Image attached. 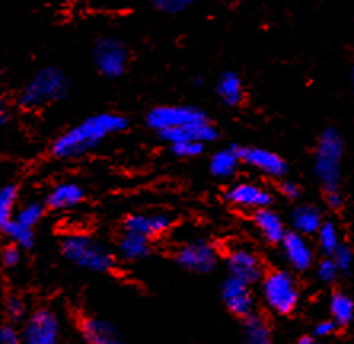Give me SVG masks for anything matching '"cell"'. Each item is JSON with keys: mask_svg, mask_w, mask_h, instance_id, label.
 <instances>
[{"mask_svg": "<svg viewBox=\"0 0 354 344\" xmlns=\"http://www.w3.org/2000/svg\"><path fill=\"white\" fill-rule=\"evenodd\" d=\"M129 126L128 118L115 112H99L67 128L50 145L55 160L75 161L95 152L112 135L124 133Z\"/></svg>", "mask_w": 354, "mask_h": 344, "instance_id": "6da1fadb", "label": "cell"}, {"mask_svg": "<svg viewBox=\"0 0 354 344\" xmlns=\"http://www.w3.org/2000/svg\"><path fill=\"white\" fill-rule=\"evenodd\" d=\"M61 255L88 273L107 274L117 267V254L88 233H67L59 242Z\"/></svg>", "mask_w": 354, "mask_h": 344, "instance_id": "7a4b0ae2", "label": "cell"}, {"mask_svg": "<svg viewBox=\"0 0 354 344\" xmlns=\"http://www.w3.org/2000/svg\"><path fill=\"white\" fill-rule=\"evenodd\" d=\"M71 90V78L58 66H45L24 83L18 95L19 108L28 112L53 106L66 99Z\"/></svg>", "mask_w": 354, "mask_h": 344, "instance_id": "3957f363", "label": "cell"}, {"mask_svg": "<svg viewBox=\"0 0 354 344\" xmlns=\"http://www.w3.org/2000/svg\"><path fill=\"white\" fill-rule=\"evenodd\" d=\"M343 139L334 128H327L317 140L315 155V175L327 191L338 190L342 179Z\"/></svg>", "mask_w": 354, "mask_h": 344, "instance_id": "277c9868", "label": "cell"}, {"mask_svg": "<svg viewBox=\"0 0 354 344\" xmlns=\"http://www.w3.org/2000/svg\"><path fill=\"white\" fill-rule=\"evenodd\" d=\"M262 296L270 311L278 316H289L299 305L300 294L294 276L284 269H272L265 273L262 283Z\"/></svg>", "mask_w": 354, "mask_h": 344, "instance_id": "5b68a950", "label": "cell"}, {"mask_svg": "<svg viewBox=\"0 0 354 344\" xmlns=\"http://www.w3.org/2000/svg\"><path fill=\"white\" fill-rule=\"evenodd\" d=\"M21 344H61L62 322L50 306H39L29 312L19 328Z\"/></svg>", "mask_w": 354, "mask_h": 344, "instance_id": "8992f818", "label": "cell"}, {"mask_svg": "<svg viewBox=\"0 0 354 344\" xmlns=\"http://www.w3.org/2000/svg\"><path fill=\"white\" fill-rule=\"evenodd\" d=\"M91 57L97 74L109 80H115L124 75L129 67V59H131L127 44L112 35H104L95 41Z\"/></svg>", "mask_w": 354, "mask_h": 344, "instance_id": "52a82bcc", "label": "cell"}, {"mask_svg": "<svg viewBox=\"0 0 354 344\" xmlns=\"http://www.w3.org/2000/svg\"><path fill=\"white\" fill-rule=\"evenodd\" d=\"M207 115L196 106H187V104H163L157 106L145 113V124L155 133L177 129L192 123L205 122Z\"/></svg>", "mask_w": 354, "mask_h": 344, "instance_id": "ba28073f", "label": "cell"}, {"mask_svg": "<svg viewBox=\"0 0 354 344\" xmlns=\"http://www.w3.org/2000/svg\"><path fill=\"white\" fill-rule=\"evenodd\" d=\"M174 262L189 273L209 274L217 267L218 254L206 239H192L176 249Z\"/></svg>", "mask_w": 354, "mask_h": 344, "instance_id": "9c48e42d", "label": "cell"}, {"mask_svg": "<svg viewBox=\"0 0 354 344\" xmlns=\"http://www.w3.org/2000/svg\"><path fill=\"white\" fill-rule=\"evenodd\" d=\"M174 218L168 212L161 211H150V212H133L123 218V231L139 234L155 241L161 238L173 227Z\"/></svg>", "mask_w": 354, "mask_h": 344, "instance_id": "30bf717a", "label": "cell"}, {"mask_svg": "<svg viewBox=\"0 0 354 344\" xmlns=\"http://www.w3.org/2000/svg\"><path fill=\"white\" fill-rule=\"evenodd\" d=\"M228 276L236 278L248 285L262 283L265 268L262 260L254 250L248 247H233L225 257Z\"/></svg>", "mask_w": 354, "mask_h": 344, "instance_id": "8fae6325", "label": "cell"}, {"mask_svg": "<svg viewBox=\"0 0 354 344\" xmlns=\"http://www.w3.org/2000/svg\"><path fill=\"white\" fill-rule=\"evenodd\" d=\"M221 298L227 311L241 321L248 319L256 312V298L252 295L251 285L232 278V276L223 279L221 285Z\"/></svg>", "mask_w": 354, "mask_h": 344, "instance_id": "7c38bea8", "label": "cell"}, {"mask_svg": "<svg viewBox=\"0 0 354 344\" xmlns=\"http://www.w3.org/2000/svg\"><path fill=\"white\" fill-rule=\"evenodd\" d=\"M79 330L85 344H124V336L115 322L99 316H83Z\"/></svg>", "mask_w": 354, "mask_h": 344, "instance_id": "4fadbf2b", "label": "cell"}, {"mask_svg": "<svg viewBox=\"0 0 354 344\" xmlns=\"http://www.w3.org/2000/svg\"><path fill=\"white\" fill-rule=\"evenodd\" d=\"M225 200L235 207L241 209L259 211L270 207L273 202V196L267 189L257 184H249V182H239V184L232 185L225 191Z\"/></svg>", "mask_w": 354, "mask_h": 344, "instance_id": "5bb4252c", "label": "cell"}, {"mask_svg": "<svg viewBox=\"0 0 354 344\" xmlns=\"http://www.w3.org/2000/svg\"><path fill=\"white\" fill-rule=\"evenodd\" d=\"M238 152L241 163L251 166V168L262 172L265 175L281 179L288 172L286 161L278 153L272 152V150L260 147H239L238 145Z\"/></svg>", "mask_w": 354, "mask_h": 344, "instance_id": "9a60e30c", "label": "cell"}, {"mask_svg": "<svg viewBox=\"0 0 354 344\" xmlns=\"http://www.w3.org/2000/svg\"><path fill=\"white\" fill-rule=\"evenodd\" d=\"M158 137L168 145L182 144V142H198L206 145L207 142H214L218 139V129L211 123V120H205L200 123H192L187 126L168 129L157 134Z\"/></svg>", "mask_w": 354, "mask_h": 344, "instance_id": "2e32d148", "label": "cell"}, {"mask_svg": "<svg viewBox=\"0 0 354 344\" xmlns=\"http://www.w3.org/2000/svg\"><path fill=\"white\" fill-rule=\"evenodd\" d=\"M85 196V189L77 182H59L46 193L44 202L48 211L66 212L79 207Z\"/></svg>", "mask_w": 354, "mask_h": 344, "instance_id": "e0dca14e", "label": "cell"}, {"mask_svg": "<svg viewBox=\"0 0 354 344\" xmlns=\"http://www.w3.org/2000/svg\"><path fill=\"white\" fill-rule=\"evenodd\" d=\"M281 246H283L286 260L295 271H306L313 265V250L301 234L297 231H288Z\"/></svg>", "mask_w": 354, "mask_h": 344, "instance_id": "ac0fdd59", "label": "cell"}, {"mask_svg": "<svg viewBox=\"0 0 354 344\" xmlns=\"http://www.w3.org/2000/svg\"><path fill=\"white\" fill-rule=\"evenodd\" d=\"M115 254L123 262H142L152 254V241L144 236H139V234L122 231L117 241Z\"/></svg>", "mask_w": 354, "mask_h": 344, "instance_id": "d6986e66", "label": "cell"}, {"mask_svg": "<svg viewBox=\"0 0 354 344\" xmlns=\"http://www.w3.org/2000/svg\"><path fill=\"white\" fill-rule=\"evenodd\" d=\"M254 225L259 229L260 236H262L265 241L270 244H281L286 236V228L283 223V218H281L278 213L270 207H265V209H259L254 212L252 216Z\"/></svg>", "mask_w": 354, "mask_h": 344, "instance_id": "ffe728a7", "label": "cell"}, {"mask_svg": "<svg viewBox=\"0 0 354 344\" xmlns=\"http://www.w3.org/2000/svg\"><path fill=\"white\" fill-rule=\"evenodd\" d=\"M241 344H273L272 327L257 312L249 316L241 324Z\"/></svg>", "mask_w": 354, "mask_h": 344, "instance_id": "44dd1931", "label": "cell"}, {"mask_svg": "<svg viewBox=\"0 0 354 344\" xmlns=\"http://www.w3.org/2000/svg\"><path fill=\"white\" fill-rule=\"evenodd\" d=\"M239 164H241V158H239L238 145H230L211 156L209 171L217 179H230L236 174Z\"/></svg>", "mask_w": 354, "mask_h": 344, "instance_id": "7402d4cb", "label": "cell"}, {"mask_svg": "<svg viewBox=\"0 0 354 344\" xmlns=\"http://www.w3.org/2000/svg\"><path fill=\"white\" fill-rule=\"evenodd\" d=\"M216 95L227 107H238L244 99L243 80L235 72H223L217 80Z\"/></svg>", "mask_w": 354, "mask_h": 344, "instance_id": "603a6c76", "label": "cell"}, {"mask_svg": "<svg viewBox=\"0 0 354 344\" xmlns=\"http://www.w3.org/2000/svg\"><path fill=\"white\" fill-rule=\"evenodd\" d=\"M292 227L299 234H315L319 231V228L322 227V213L317 207L311 206V204H305V206H297L292 216Z\"/></svg>", "mask_w": 354, "mask_h": 344, "instance_id": "cb8c5ba5", "label": "cell"}, {"mask_svg": "<svg viewBox=\"0 0 354 344\" xmlns=\"http://www.w3.org/2000/svg\"><path fill=\"white\" fill-rule=\"evenodd\" d=\"M19 202V185L15 182H8L0 187V231L13 222L18 211Z\"/></svg>", "mask_w": 354, "mask_h": 344, "instance_id": "d4e9b609", "label": "cell"}, {"mask_svg": "<svg viewBox=\"0 0 354 344\" xmlns=\"http://www.w3.org/2000/svg\"><path fill=\"white\" fill-rule=\"evenodd\" d=\"M330 314L332 321L335 322L337 327H346L351 324L354 317V301L343 292H335L330 296Z\"/></svg>", "mask_w": 354, "mask_h": 344, "instance_id": "484cf974", "label": "cell"}, {"mask_svg": "<svg viewBox=\"0 0 354 344\" xmlns=\"http://www.w3.org/2000/svg\"><path fill=\"white\" fill-rule=\"evenodd\" d=\"M0 233L7 238L10 244L18 246L23 252L24 250H30L35 246V229L21 225L17 220L10 222Z\"/></svg>", "mask_w": 354, "mask_h": 344, "instance_id": "4316f807", "label": "cell"}, {"mask_svg": "<svg viewBox=\"0 0 354 344\" xmlns=\"http://www.w3.org/2000/svg\"><path fill=\"white\" fill-rule=\"evenodd\" d=\"M46 211L48 209H46L44 201H39V200L26 201L24 204H21L18 207L17 216H15L13 220H17L18 223H21V225L35 229V227L44 220Z\"/></svg>", "mask_w": 354, "mask_h": 344, "instance_id": "83f0119b", "label": "cell"}, {"mask_svg": "<svg viewBox=\"0 0 354 344\" xmlns=\"http://www.w3.org/2000/svg\"><path fill=\"white\" fill-rule=\"evenodd\" d=\"M3 311L7 316L8 324L21 325L26 321V317L29 316V307L28 301L24 300L23 295L17 294V292H10L3 300Z\"/></svg>", "mask_w": 354, "mask_h": 344, "instance_id": "f1b7e54d", "label": "cell"}, {"mask_svg": "<svg viewBox=\"0 0 354 344\" xmlns=\"http://www.w3.org/2000/svg\"><path fill=\"white\" fill-rule=\"evenodd\" d=\"M317 242H319V249L322 250V254H326L327 257H332L338 247L342 246L340 244V236H338V229L332 222H324L322 227L317 231Z\"/></svg>", "mask_w": 354, "mask_h": 344, "instance_id": "f546056e", "label": "cell"}, {"mask_svg": "<svg viewBox=\"0 0 354 344\" xmlns=\"http://www.w3.org/2000/svg\"><path fill=\"white\" fill-rule=\"evenodd\" d=\"M21 260H23V250L15 244L7 242L0 250V263L5 269H15L21 265Z\"/></svg>", "mask_w": 354, "mask_h": 344, "instance_id": "4dcf8cb0", "label": "cell"}, {"mask_svg": "<svg viewBox=\"0 0 354 344\" xmlns=\"http://www.w3.org/2000/svg\"><path fill=\"white\" fill-rule=\"evenodd\" d=\"M169 150L173 152L174 156H177V158L190 160V158H196V156H200L203 152H205V145L198 142H182V144L169 145Z\"/></svg>", "mask_w": 354, "mask_h": 344, "instance_id": "1f68e13d", "label": "cell"}, {"mask_svg": "<svg viewBox=\"0 0 354 344\" xmlns=\"http://www.w3.org/2000/svg\"><path fill=\"white\" fill-rule=\"evenodd\" d=\"M332 260H334L337 268L340 273H345L348 274L353 268V263H354V255H353V250L345 246V244H342L340 247H338L337 252L332 255Z\"/></svg>", "mask_w": 354, "mask_h": 344, "instance_id": "d6a6232c", "label": "cell"}, {"mask_svg": "<svg viewBox=\"0 0 354 344\" xmlns=\"http://www.w3.org/2000/svg\"><path fill=\"white\" fill-rule=\"evenodd\" d=\"M189 7V0H155L153 2V8L165 15H179Z\"/></svg>", "mask_w": 354, "mask_h": 344, "instance_id": "836d02e7", "label": "cell"}, {"mask_svg": "<svg viewBox=\"0 0 354 344\" xmlns=\"http://www.w3.org/2000/svg\"><path fill=\"white\" fill-rule=\"evenodd\" d=\"M338 273H340V271H338L337 265L332 258L321 260L319 265H317V278H319L322 283H326V284L334 283Z\"/></svg>", "mask_w": 354, "mask_h": 344, "instance_id": "e575fe53", "label": "cell"}, {"mask_svg": "<svg viewBox=\"0 0 354 344\" xmlns=\"http://www.w3.org/2000/svg\"><path fill=\"white\" fill-rule=\"evenodd\" d=\"M0 344H21L19 328L13 324H5L0 327Z\"/></svg>", "mask_w": 354, "mask_h": 344, "instance_id": "d590c367", "label": "cell"}, {"mask_svg": "<svg viewBox=\"0 0 354 344\" xmlns=\"http://www.w3.org/2000/svg\"><path fill=\"white\" fill-rule=\"evenodd\" d=\"M10 122V107L5 97V78L3 72L0 69V128L7 126Z\"/></svg>", "mask_w": 354, "mask_h": 344, "instance_id": "8d00e7d4", "label": "cell"}, {"mask_svg": "<svg viewBox=\"0 0 354 344\" xmlns=\"http://www.w3.org/2000/svg\"><path fill=\"white\" fill-rule=\"evenodd\" d=\"M337 330V324L334 321H321L319 324L315 327V335L319 338H326L334 335V332Z\"/></svg>", "mask_w": 354, "mask_h": 344, "instance_id": "74e56055", "label": "cell"}, {"mask_svg": "<svg viewBox=\"0 0 354 344\" xmlns=\"http://www.w3.org/2000/svg\"><path fill=\"white\" fill-rule=\"evenodd\" d=\"M279 190H281V195L288 198V200H297V198L300 196L299 185L294 184V182H283L279 187Z\"/></svg>", "mask_w": 354, "mask_h": 344, "instance_id": "f35d334b", "label": "cell"}, {"mask_svg": "<svg viewBox=\"0 0 354 344\" xmlns=\"http://www.w3.org/2000/svg\"><path fill=\"white\" fill-rule=\"evenodd\" d=\"M326 201H327V206L330 207V209H340L342 204H343V198L340 195V191L335 190V191H327L326 193Z\"/></svg>", "mask_w": 354, "mask_h": 344, "instance_id": "ab89813d", "label": "cell"}, {"mask_svg": "<svg viewBox=\"0 0 354 344\" xmlns=\"http://www.w3.org/2000/svg\"><path fill=\"white\" fill-rule=\"evenodd\" d=\"M292 344H316L315 338L310 336V335H304L300 338H297V340L292 343Z\"/></svg>", "mask_w": 354, "mask_h": 344, "instance_id": "60d3db41", "label": "cell"}, {"mask_svg": "<svg viewBox=\"0 0 354 344\" xmlns=\"http://www.w3.org/2000/svg\"><path fill=\"white\" fill-rule=\"evenodd\" d=\"M194 85H198V86H201V85H203V80H201L200 77H198L196 80H194Z\"/></svg>", "mask_w": 354, "mask_h": 344, "instance_id": "b9f144b4", "label": "cell"}, {"mask_svg": "<svg viewBox=\"0 0 354 344\" xmlns=\"http://www.w3.org/2000/svg\"><path fill=\"white\" fill-rule=\"evenodd\" d=\"M353 91H354V69H353Z\"/></svg>", "mask_w": 354, "mask_h": 344, "instance_id": "7bdbcfd3", "label": "cell"}]
</instances>
